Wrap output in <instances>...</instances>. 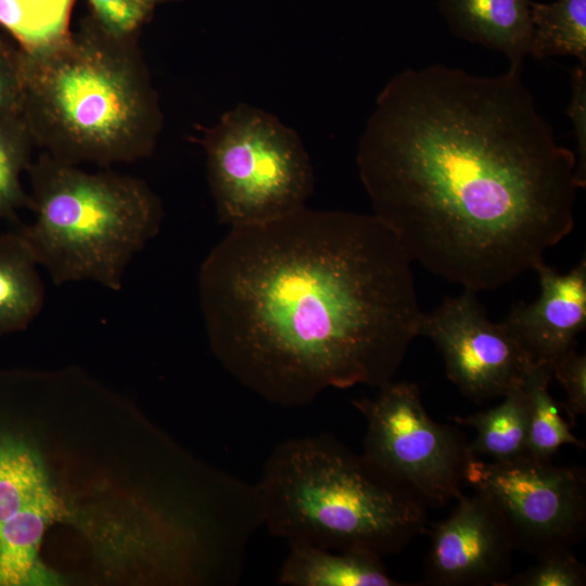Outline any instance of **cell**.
<instances>
[{
    "mask_svg": "<svg viewBox=\"0 0 586 586\" xmlns=\"http://www.w3.org/2000/svg\"><path fill=\"white\" fill-rule=\"evenodd\" d=\"M521 74L407 68L381 90L359 140L373 215L412 263L466 290L535 270L574 227L575 153L557 143Z\"/></svg>",
    "mask_w": 586,
    "mask_h": 586,
    "instance_id": "6da1fadb",
    "label": "cell"
},
{
    "mask_svg": "<svg viewBox=\"0 0 586 586\" xmlns=\"http://www.w3.org/2000/svg\"><path fill=\"white\" fill-rule=\"evenodd\" d=\"M412 264L373 214L304 207L230 228L199 278L211 347L240 384L282 407L379 387L419 336Z\"/></svg>",
    "mask_w": 586,
    "mask_h": 586,
    "instance_id": "7a4b0ae2",
    "label": "cell"
},
{
    "mask_svg": "<svg viewBox=\"0 0 586 586\" xmlns=\"http://www.w3.org/2000/svg\"><path fill=\"white\" fill-rule=\"evenodd\" d=\"M18 50L21 116L36 146L74 165L129 163L153 152L163 115L136 35H112L88 15L77 30Z\"/></svg>",
    "mask_w": 586,
    "mask_h": 586,
    "instance_id": "3957f363",
    "label": "cell"
},
{
    "mask_svg": "<svg viewBox=\"0 0 586 586\" xmlns=\"http://www.w3.org/2000/svg\"><path fill=\"white\" fill-rule=\"evenodd\" d=\"M263 527L289 546L395 555L423 534L426 506L333 434L285 440L258 482Z\"/></svg>",
    "mask_w": 586,
    "mask_h": 586,
    "instance_id": "277c9868",
    "label": "cell"
},
{
    "mask_svg": "<svg viewBox=\"0 0 586 586\" xmlns=\"http://www.w3.org/2000/svg\"><path fill=\"white\" fill-rule=\"evenodd\" d=\"M33 224L20 231L55 284L118 291L127 266L160 231L158 196L141 179L89 173L43 152L26 170Z\"/></svg>",
    "mask_w": 586,
    "mask_h": 586,
    "instance_id": "5b68a950",
    "label": "cell"
},
{
    "mask_svg": "<svg viewBox=\"0 0 586 586\" xmlns=\"http://www.w3.org/2000/svg\"><path fill=\"white\" fill-rule=\"evenodd\" d=\"M201 143L222 224L258 226L306 207L314 189L309 155L300 136L272 114L240 103L203 130Z\"/></svg>",
    "mask_w": 586,
    "mask_h": 586,
    "instance_id": "8992f818",
    "label": "cell"
},
{
    "mask_svg": "<svg viewBox=\"0 0 586 586\" xmlns=\"http://www.w3.org/2000/svg\"><path fill=\"white\" fill-rule=\"evenodd\" d=\"M373 397L353 399L366 420L362 456L415 493L426 507H444L462 494L473 457L455 426L432 420L415 383L390 381Z\"/></svg>",
    "mask_w": 586,
    "mask_h": 586,
    "instance_id": "52a82bcc",
    "label": "cell"
},
{
    "mask_svg": "<svg viewBox=\"0 0 586 586\" xmlns=\"http://www.w3.org/2000/svg\"><path fill=\"white\" fill-rule=\"evenodd\" d=\"M464 484L488 499L505 522L514 549L536 558L572 549L586 526V474L526 455L502 461L473 456Z\"/></svg>",
    "mask_w": 586,
    "mask_h": 586,
    "instance_id": "ba28073f",
    "label": "cell"
},
{
    "mask_svg": "<svg viewBox=\"0 0 586 586\" xmlns=\"http://www.w3.org/2000/svg\"><path fill=\"white\" fill-rule=\"evenodd\" d=\"M476 294L463 289L423 313L419 336L436 345L448 379L460 392L482 403L521 384L534 362L502 321L489 320Z\"/></svg>",
    "mask_w": 586,
    "mask_h": 586,
    "instance_id": "9c48e42d",
    "label": "cell"
},
{
    "mask_svg": "<svg viewBox=\"0 0 586 586\" xmlns=\"http://www.w3.org/2000/svg\"><path fill=\"white\" fill-rule=\"evenodd\" d=\"M451 513L434 524L424 562L425 582L438 586H499L509 576L514 546L486 497L461 494Z\"/></svg>",
    "mask_w": 586,
    "mask_h": 586,
    "instance_id": "30bf717a",
    "label": "cell"
},
{
    "mask_svg": "<svg viewBox=\"0 0 586 586\" xmlns=\"http://www.w3.org/2000/svg\"><path fill=\"white\" fill-rule=\"evenodd\" d=\"M540 294L530 304L519 303L502 320L534 364L552 365L576 348L586 327V260L566 273L545 262L534 270Z\"/></svg>",
    "mask_w": 586,
    "mask_h": 586,
    "instance_id": "8fae6325",
    "label": "cell"
},
{
    "mask_svg": "<svg viewBox=\"0 0 586 586\" xmlns=\"http://www.w3.org/2000/svg\"><path fill=\"white\" fill-rule=\"evenodd\" d=\"M530 0H440L451 33L508 58L510 67L522 68L530 52Z\"/></svg>",
    "mask_w": 586,
    "mask_h": 586,
    "instance_id": "7c38bea8",
    "label": "cell"
},
{
    "mask_svg": "<svg viewBox=\"0 0 586 586\" xmlns=\"http://www.w3.org/2000/svg\"><path fill=\"white\" fill-rule=\"evenodd\" d=\"M277 582L283 586H402L382 558L308 545L290 546Z\"/></svg>",
    "mask_w": 586,
    "mask_h": 586,
    "instance_id": "4fadbf2b",
    "label": "cell"
},
{
    "mask_svg": "<svg viewBox=\"0 0 586 586\" xmlns=\"http://www.w3.org/2000/svg\"><path fill=\"white\" fill-rule=\"evenodd\" d=\"M61 501L51 492L0 522V586L42 585L54 581L39 560L47 527L59 515Z\"/></svg>",
    "mask_w": 586,
    "mask_h": 586,
    "instance_id": "5bb4252c",
    "label": "cell"
},
{
    "mask_svg": "<svg viewBox=\"0 0 586 586\" xmlns=\"http://www.w3.org/2000/svg\"><path fill=\"white\" fill-rule=\"evenodd\" d=\"M38 265L20 230L0 234V335L26 329L39 315L44 289Z\"/></svg>",
    "mask_w": 586,
    "mask_h": 586,
    "instance_id": "9a60e30c",
    "label": "cell"
},
{
    "mask_svg": "<svg viewBox=\"0 0 586 586\" xmlns=\"http://www.w3.org/2000/svg\"><path fill=\"white\" fill-rule=\"evenodd\" d=\"M504 400L482 412L455 416L453 421L475 430L469 443L473 456H485L491 460L514 459L526 454L528 432V402L523 382L513 386Z\"/></svg>",
    "mask_w": 586,
    "mask_h": 586,
    "instance_id": "2e32d148",
    "label": "cell"
},
{
    "mask_svg": "<svg viewBox=\"0 0 586 586\" xmlns=\"http://www.w3.org/2000/svg\"><path fill=\"white\" fill-rule=\"evenodd\" d=\"M552 378L551 367L532 364L523 381L528 402L525 455L537 460H551L564 445L585 448V443L574 435L550 394Z\"/></svg>",
    "mask_w": 586,
    "mask_h": 586,
    "instance_id": "e0dca14e",
    "label": "cell"
},
{
    "mask_svg": "<svg viewBox=\"0 0 586 586\" xmlns=\"http://www.w3.org/2000/svg\"><path fill=\"white\" fill-rule=\"evenodd\" d=\"M532 38L528 55L536 60L573 55L586 65V0L530 3Z\"/></svg>",
    "mask_w": 586,
    "mask_h": 586,
    "instance_id": "ac0fdd59",
    "label": "cell"
},
{
    "mask_svg": "<svg viewBox=\"0 0 586 586\" xmlns=\"http://www.w3.org/2000/svg\"><path fill=\"white\" fill-rule=\"evenodd\" d=\"M51 492L36 449L22 437L0 436V522Z\"/></svg>",
    "mask_w": 586,
    "mask_h": 586,
    "instance_id": "d6986e66",
    "label": "cell"
},
{
    "mask_svg": "<svg viewBox=\"0 0 586 586\" xmlns=\"http://www.w3.org/2000/svg\"><path fill=\"white\" fill-rule=\"evenodd\" d=\"M75 0H0V24L30 49L50 43L68 28Z\"/></svg>",
    "mask_w": 586,
    "mask_h": 586,
    "instance_id": "ffe728a7",
    "label": "cell"
},
{
    "mask_svg": "<svg viewBox=\"0 0 586 586\" xmlns=\"http://www.w3.org/2000/svg\"><path fill=\"white\" fill-rule=\"evenodd\" d=\"M36 146L22 116L0 118V219L16 220L30 196L21 182Z\"/></svg>",
    "mask_w": 586,
    "mask_h": 586,
    "instance_id": "44dd1931",
    "label": "cell"
},
{
    "mask_svg": "<svg viewBox=\"0 0 586 586\" xmlns=\"http://www.w3.org/2000/svg\"><path fill=\"white\" fill-rule=\"evenodd\" d=\"M538 561L513 576L505 578L499 586H584L585 565L572 553V549L557 550L537 558Z\"/></svg>",
    "mask_w": 586,
    "mask_h": 586,
    "instance_id": "7402d4cb",
    "label": "cell"
},
{
    "mask_svg": "<svg viewBox=\"0 0 586 586\" xmlns=\"http://www.w3.org/2000/svg\"><path fill=\"white\" fill-rule=\"evenodd\" d=\"M90 15L107 33L133 36L149 21L153 10L141 0H87Z\"/></svg>",
    "mask_w": 586,
    "mask_h": 586,
    "instance_id": "603a6c76",
    "label": "cell"
},
{
    "mask_svg": "<svg viewBox=\"0 0 586 586\" xmlns=\"http://www.w3.org/2000/svg\"><path fill=\"white\" fill-rule=\"evenodd\" d=\"M551 369L565 392L564 408L572 425L578 416L586 413V356L571 349Z\"/></svg>",
    "mask_w": 586,
    "mask_h": 586,
    "instance_id": "cb8c5ba5",
    "label": "cell"
},
{
    "mask_svg": "<svg viewBox=\"0 0 586 586\" xmlns=\"http://www.w3.org/2000/svg\"><path fill=\"white\" fill-rule=\"evenodd\" d=\"M572 95L568 115L576 140V180L586 186V65L578 64L572 72Z\"/></svg>",
    "mask_w": 586,
    "mask_h": 586,
    "instance_id": "d4e9b609",
    "label": "cell"
},
{
    "mask_svg": "<svg viewBox=\"0 0 586 586\" xmlns=\"http://www.w3.org/2000/svg\"><path fill=\"white\" fill-rule=\"evenodd\" d=\"M23 75L20 50L0 39V118L21 116Z\"/></svg>",
    "mask_w": 586,
    "mask_h": 586,
    "instance_id": "484cf974",
    "label": "cell"
},
{
    "mask_svg": "<svg viewBox=\"0 0 586 586\" xmlns=\"http://www.w3.org/2000/svg\"><path fill=\"white\" fill-rule=\"evenodd\" d=\"M143 3H145L148 7L154 9L156 5L175 2L179 0H141Z\"/></svg>",
    "mask_w": 586,
    "mask_h": 586,
    "instance_id": "4316f807",
    "label": "cell"
}]
</instances>
